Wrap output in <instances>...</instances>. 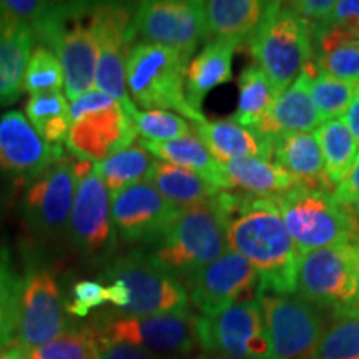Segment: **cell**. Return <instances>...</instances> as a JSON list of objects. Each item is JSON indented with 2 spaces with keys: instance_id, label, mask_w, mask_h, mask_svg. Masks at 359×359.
<instances>
[{
  "instance_id": "cell-1",
  "label": "cell",
  "mask_w": 359,
  "mask_h": 359,
  "mask_svg": "<svg viewBox=\"0 0 359 359\" xmlns=\"http://www.w3.org/2000/svg\"><path fill=\"white\" fill-rule=\"evenodd\" d=\"M228 250L258 273V293L293 294L302 255L286 230L273 198L231 196Z\"/></svg>"
},
{
  "instance_id": "cell-2",
  "label": "cell",
  "mask_w": 359,
  "mask_h": 359,
  "mask_svg": "<svg viewBox=\"0 0 359 359\" xmlns=\"http://www.w3.org/2000/svg\"><path fill=\"white\" fill-rule=\"evenodd\" d=\"M230 218L224 191L212 201L180 210L156 241L151 258L177 280H187L230 251L226 238Z\"/></svg>"
},
{
  "instance_id": "cell-3",
  "label": "cell",
  "mask_w": 359,
  "mask_h": 359,
  "mask_svg": "<svg viewBox=\"0 0 359 359\" xmlns=\"http://www.w3.org/2000/svg\"><path fill=\"white\" fill-rule=\"evenodd\" d=\"M32 34L64 67L69 100L92 92L98 58L95 2H55Z\"/></svg>"
},
{
  "instance_id": "cell-4",
  "label": "cell",
  "mask_w": 359,
  "mask_h": 359,
  "mask_svg": "<svg viewBox=\"0 0 359 359\" xmlns=\"http://www.w3.org/2000/svg\"><path fill=\"white\" fill-rule=\"evenodd\" d=\"M188 58L163 45L137 42L130 48L125 67L127 92L135 107L143 110L177 111L190 122L205 120L188 105L185 75Z\"/></svg>"
},
{
  "instance_id": "cell-5",
  "label": "cell",
  "mask_w": 359,
  "mask_h": 359,
  "mask_svg": "<svg viewBox=\"0 0 359 359\" xmlns=\"http://www.w3.org/2000/svg\"><path fill=\"white\" fill-rule=\"evenodd\" d=\"M248 48L276 93L286 90L313 60L311 32L288 4L268 2Z\"/></svg>"
},
{
  "instance_id": "cell-6",
  "label": "cell",
  "mask_w": 359,
  "mask_h": 359,
  "mask_svg": "<svg viewBox=\"0 0 359 359\" xmlns=\"http://www.w3.org/2000/svg\"><path fill=\"white\" fill-rule=\"evenodd\" d=\"M273 200L302 257L359 236L351 212L333 191L296 185Z\"/></svg>"
},
{
  "instance_id": "cell-7",
  "label": "cell",
  "mask_w": 359,
  "mask_h": 359,
  "mask_svg": "<svg viewBox=\"0 0 359 359\" xmlns=\"http://www.w3.org/2000/svg\"><path fill=\"white\" fill-rule=\"evenodd\" d=\"M358 241L311 251L302 257L296 293L316 308L341 314L356 309Z\"/></svg>"
},
{
  "instance_id": "cell-8",
  "label": "cell",
  "mask_w": 359,
  "mask_h": 359,
  "mask_svg": "<svg viewBox=\"0 0 359 359\" xmlns=\"http://www.w3.org/2000/svg\"><path fill=\"white\" fill-rule=\"evenodd\" d=\"M93 165L92 161L65 155L29 183L22 210L27 226L34 235L43 240H55L62 233H69L77 185Z\"/></svg>"
},
{
  "instance_id": "cell-9",
  "label": "cell",
  "mask_w": 359,
  "mask_h": 359,
  "mask_svg": "<svg viewBox=\"0 0 359 359\" xmlns=\"http://www.w3.org/2000/svg\"><path fill=\"white\" fill-rule=\"evenodd\" d=\"M107 278L120 283L127 291L128 302L120 316H151L188 309L183 283L161 268L151 255L130 251L110 264Z\"/></svg>"
},
{
  "instance_id": "cell-10",
  "label": "cell",
  "mask_w": 359,
  "mask_h": 359,
  "mask_svg": "<svg viewBox=\"0 0 359 359\" xmlns=\"http://www.w3.org/2000/svg\"><path fill=\"white\" fill-rule=\"evenodd\" d=\"M195 333L206 354L269 359V339L258 298L233 303L212 316H196Z\"/></svg>"
},
{
  "instance_id": "cell-11",
  "label": "cell",
  "mask_w": 359,
  "mask_h": 359,
  "mask_svg": "<svg viewBox=\"0 0 359 359\" xmlns=\"http://www.w3.org/2000/svg\"><path fill=\"white\" fill-rule=\"evenodd\" d=\"M133 43L147 42L173 48L191 60L201 42H208L203 2L198 0H148L135 4Z\"/></svg>"
},
{
  "instance_id": "cell-12",
  "label": "cell",
  "mask_w": 359,
  "mask_h": 359,
  "mask_svg": "<svg viewBox=\"0 0 359 359\" xmlns=\"http://www.w3.org/2000/svg\"><path fill=\"white\" fill-rule=\"evenodd\" d=\"M269 339V359H304L325 333L321 309L293 294L258 293Z\"/></svg>"
},
{
  "instance_id": "cell-13",
  "label": "cell",
  "mask_w": 359,
  "mask_h": 359,
  "mask_svg": "<svg viewBox=\"0 0 359 359\" xmlns=\"http://www.w3.org/2000/svg\"><path fill=\"white\" fill-rule=\"evenodd\" d=\"M135 6L122 2H95L98 58L95 88L122 103L133 115L137 107L130 100L125 80L127 57L132 48V20Z\"/></svg>"
},
{
  "instance_id": "cell-14",
  "label": "cell",
  "mask_w": 359,
  "mask_h": 359,
  "mask_svg": "<svg viewBox=\"0 0 359 359\" xmlns=\"http://www.w3.org/2000/svg\"><path fill=\"white\" fill-rule=\"evenodd\" d=\"M196 316L182 311L151 316H109L97 323L102 343H127L150 353L187 354L196 343Z\"/></svg>"
},
{
  "instance_id": "cell-15",
  "label": "cell",
  "mask_w": 359,
  "mask_h": 359,
  "mask_svg": "<svg viewBox=\"0 0 359 359\" xmlns=\"http://www.w3.org/2000/svg\"><path fill=\"white\" fill-rule=\"evenodd\" d=\"M69 330L67 303L55 278L43 268H30L22 278L19 327L11 348L27 353Z\"/></svg>"
},
{
  "instance_id": "cell-16",
  "label": "cell",
  "mask_w": 359,
  "mask_h": 359,
  "mask_svg": "<svg viewBox=\"0 0 359 359\" xmlns=\"http://www.w3.org/2000/svg\"><path fill=\"white\" fill-rule=\"evenodd\" d=\"M188 302L200 316H212L233 303L258 298L259 278L243 257L228 251L183 280Z\"/></svg>"
},
{
  "instance_id": "cell-17",
  "label": "cell",
  "mask_w": 359,
  "mask_h": 359,
  "mask_svg": "<svg viewBox=\"0 0 359 359\" xmlns=\"http://www.w3.org/2000/svg\"><path fill=\"white\" fill-rule=\"evenodd\" d=\"M69 235L75 248L88 258H107L114 250L116 233L111 222V200L97 165L80 178Z\"/></svg>"
},
{
  "instance_id": "cell-18",
  "label": "cell",
  "mask_w": 359,
  "mask_h": 359,
  "mask_svg": "<svg viewBox=\"0 0 359 359\" xmlns=\"http://www.w3.org/2000/svg\"><path fill=\"white\" fill-rule=\"evenodd\" d=\"M178 212L148 180L128 187L111 200L114 228L128 243L158 241Z\"/></svg>"
},
{
  "instance_id": "cell-19",
  "label": "cell",
  "mask_w": 359,
  "mask_h": 359,
  "mask_svg": "<svg viewBox=\"0 0 359 359\" xmlns=\"http://www.w3.org/2000/svg\"><path fill=\"white\" fill-rule=\"evenodd\" d=\"M132 114L122 103L115 102L107 109L82 115L70 123L65 147L70 155L80 160L102 163L116 151L137 140Z\"/></svg>"
},
{
  "instance_id": "cell-20",
  "label": "cell",
  "mask_w": 359,
  "mask_h": 359,
  "mask_svg": "<svg viewBox=\"0 0 359 359\" xmlns=\"http://www.w3.org/2000/svg\"><path fill=\"white\" fill-rule=\"evenodd\" d=\"M65 155L64 148L45 142L19 110L7 111L0 118V172L2 173L30 183Z\"/></svg>"
},
{
  "instance_id": "cell-21",
  "label": "cell",
  "mask_w": 359,
  "mask_h": 359,
  "mask_svg": "<svg viewBox=\"0 0 359 359\" xmlns=\"http://www.w3.org/2000/svg\"><path fill=\"white\" fill-rule=\"evenodd\" d=\"M190 123L191 132L218 163L241 158L271 160V138L263 137L257 130L241 127L231 118H205Z\"/></svg>"
},
{
  "instance_id": "cell-22",
  "label": "cell",
  "mask_w": 359,
  "mask_h": 359,
  "mask_svg": "<svg viewBox=\"0 0 359 359\" xmlns=\"http://www.w3.org/2000/svg\"><path fill=\"white\" fill-rule=\"evenodd\" d=\"M311 77L302 72L288 88L278 93L257 132L266 138L288 133H311L323 123L309 95Z\"/></svg>"
},
{
  "instance_id": "cell-23",
  "label": "cell",
  "mask_w": 359,
  "mask_h": 359,
  "mask_svg": "<svg viewBox=\"0 0 359 359\" xmlns=\"http://www.w3.org/2000/svg\"><path fill=\"white\" fill-rule=\"evenodd\" d=\"M238 42L226 39H212L188 62L185 75V95L188 105L201 114L205 97L218 85L233 79V55Z\"/></svg>"
},
{
  "instance_id": "cell-24",
  "label": "cell",
  "mask_w": 359,
  "mask_h": 359,
  "mask_svg": "<svg viewBox=\"0 0 359 359\" xmlns=\"http://www.w3.org/2000/svg\"><path fill=\"white\" fill-rule=\"evenodd\" d=\"M34 45L29 27L0 12V105H12L20 98Z\"/></svg>"
},
{
  "instance_id": "cell-25",
  "label": "cell",
  "mask_w": 359,
  "mask_h": 359,
  "mask_svg": "<svg viewBox=\"0 0 359 359\" xmlns=\"http://www.w3.org/2000/svg\"><path fill=\"white\" fill-rule=\"evenodd\" d=\"M271 158L299 185L333 191V185L325 172V161L314 132L273 137Z\"/></svg>"
},
{
  "instance_id": "cell-26",
  "label": "cell",
  "mask_w": 359,
  "mask_h": 359,
  "mask_svg": "<svg viewBox=\"0 0 359 359\" xmlns=\"http://www.w3.org/2000/svg\"><path fill=\"white\" fill-rule=\"evenodd\" d=\"M224 191L238 190L240 195L255 198H276L299 185L275 161L263 158H241L219 163Z\"/></svg>"
},
{
  "instance_id": "cell-27",
  "label": "cell",
  "mask_w": 359,
  "mask_h": 359,
  "mask_svg": "<svg viewBox=\"0 0 359 359\" xmlns=\"http://www.w3.org/2000/svg\"><path fill=\"white\" fill-rule=\"evenodd\" d=\"M268 2L262 0H208L203 2L208 39L243 43L263 20Z\"/></svg>"
},
{
  "instance_id": "cell-28",
  "label": "cell",
  "mask_w": 359,
  "mask_h": 359,
  "mask_svg": "<svg viewBox=\"0 0 359 359\" xmlns=\"http://www.w3.org/2000/svg\"><path fill=\"white\" fill-rule=\"evenodd\" d=\"M147 180L178 210L212 201L223 191L200 175L161 160L154 161Z\"/></svg>"
},
{
  "instance_id": "cell-29",
  "label": "cell",
  "mask_w": 359,
  "mask_h": 359,
  "mask_svg": "<svg viewBox=\"0 0 359 359\" xmlns=\"http://www.w3.org/2000/svg\"><path fill=\"white\" fill-rule=\"evenodd\" d=\"M143 145H145L147 150L158 160L165 161V163L175 165V167L178 168L190 170V172L208 180L210 183H213V185L219 188V190H223L219 163L213 158L212 154L206 150V147L196 138V135L193 132L190 135H187V137L177 138V140L172 142H143Z\"/></svg>"
},
{
  "instance_id": "cell-30",
  "label": "cell",
  "mask_w": 359,
  "mask_h": 359,
  "mask_svg": "<svg viewBox=\"0 0 359 359\" xmlns=\"http://www.w3.org/2000/svg\"><path fill=\"white\" fill-rule=\"evenodd\" d=\"M154 161V155L147 150L143 142L135 140L132 145L95 165L110 193V200H114L128 187L147 180Z\"/></svg>"
},
{
  "instance_id": "cell-31",
  "label": "cell",
  "mask_w": 359,
  "mask_h": 359,
  "mask_svg": "<svg viewBox=\"0 0 359 359\" xmlns=\"http://www.w3.org/2000/svg\"><path fill=\"white\" fill-rule=\"evenodd\" d=\"M70 103L62 92L30 95L25 116L40 137L53 147L64 148L70 132Z\"/></svg>"
},
{
  "instance_id": "cell-32",
  "label": "cell",
  "mask_w": 359,
  "mask_h": 359,
  "mask_svg": "<svg viewBox=\"0 0 359 359\" xmlns=\"http://www.w3.org/2000/svg\"><path fill=\"white\" fill-rule=\"evenodd\" d=\"M276 95V90L258 65L246 67L238 80V105L231 120L241 127L257 130Z\"/></svg>"
},
{
  "instance_id": "cell-33",
  "label": "cell",
  "mask_w": 359,
  "mask_h": 359,
  "mask_svg": "<svg viewBox=\"0 0 359 359\" xmlns=\"http://www.w3.org/2000/svg\"><path fill=\"white\" fill-rule=\"evenodd\" d=\"M314 137L320 143L327 180L331 185L338 187L356 158L359 151L358 143L341 118L321 123L314 130Z\"/></svg>"
},
{
  "instance_id": "cell-34",
  "label": "cell",
  "mask_w": 359,
  "mask_h": 359,
  "mask_svg": "<svg viewBox=\"0 0 359 359\" xmlns=\"http://www.w3.org/2000/svg\"><path fill=\"white\" fill-rule=\"evenodd\" d=\"M103 343L97 323L70 327L58 338L24 353L27 359H98Z\"/></svg>"
},
{
  "instance_id": "cell-35",
  "label": "cell",
  "mask_w": 359,
  "mask_h": 359,
  "mask_svg": "<svg viewBox=\"0 0 359 359\" xmlns=\"http://www.w3.org/2000/svg\"><path fill=\"white\" fill-rule=\"evenodd\" d=\"M304 359H359V311L334 314L320 343Z\"/></svg>"
},
{
  "instance_id": "cell-36",
  "label": "cell",
  "mask_w": 359,
  "mask_h": 359,
  "mask_svg": "<svg viewBox=\"0 0 359 359\" xmlns=\"http://www.w3.org/2000/svg\"><path fill=\"white\" fill-rule=\"evenodd\" d=\"M309 95L320 114L323 123L343 116L359 95V79H336L326 72H318L309 82Z\"/></svg>"
},
{
  "instance_id": "cell-37",
  "label": "cell",
  "mask_w": 359,
  "mask_h": 359,
  "mask_svg": "<svg viewBox=\"0 0 359 359\" xmlns=\"http://www.w3.org/2000/svg\"><path fill=\"white\" fill-rule=\"evenodd\" d=\"M20 296L22 276L15 273L6 251L0 250V353L11 348L17 336Z\"/></svg>"
},
{
  "instance_id": "cell-38",
  "label": "cell",
  "mask_w": 359,
  "mask_h": 359,
  "mask_svg": "<svg viewBox=\"0 0 359 359\" xmlns=\"http://www.w3.org/2000/svg\"><path fill=\"white\" fill-rule=\"evenodd\" d=\"M64 87L65 74L58 57L43 45L35 47L25 69L24 92L37 95V93L62 92Z\"/></svg>"
},
{
  "instance_id": "cell-39",
  "label": "cell",
  "mask_w": 359,
  "mask_h": 359,
  "mask_svg": "<svg viewBox=\"0 0 359 359\" xmlns=\"http://www.w3.org/2000/svg\"><path fill=\"white\" fill-rule=\"evenodd\" d=\"M132 118L137 133L147 143L172 142L191 133V123L173 111L137 109Z\"/></svg>"
},
{
  "instance_id": "cell-40",
  "label": "cell",
  "mask_w": 359,
  "mask_h": 359,
  "mask_svg": "<svg viewBox=\"0 0 359 359\" xmlns=\"http://www.w3.org/2000/svg\"><path fill=\"white\" fill-rule=\"evenodd\" d=\"M318 69L336 79H359V39H344L318 55Z\"/></svg>"
},
{
  "instance_id": "cell-41",
  "label": "cell",
  "mask_w": 359,
  "mask_h": 359,
  "mask_svg": "<svg viewBox=\"0 0 359 359\" xmlns=\"http://www.w3.org/2000/svg\"><path fill=\"white\" fill-rule=\"evenodd\" d=\"M109 303L107 299V286L92 280L75 283L72 288V302L67 303V313L72 316L85 318L92 309Z\"/></svg>"
},
{
  "instance_id": "cell-42",
  "label": "cell",
  "mask_w": 359,
  "mask_h": 359,
  "mask_svg": "<svg viewBox=\"0 0 359 359\" xmlns=\"http://www.w3.org/2000/svg\"><path fill=\"white\" fill-rule=\"evenodd\" d=\"M288 6L306 22L311 32L313 29L331 22L336 2L334 0H302V2H290Z\"/></svg>"
},
{
  "instance_id": "cell-43",
  "label": "cell",
  "mask_w": 359,
  "mask_h": 359,
  "mask_svg": "<svg viewBox=\"0 0 359 359\" xmlns=\"http://www.w3.org/2000/svg\"><path fill=\"white\" fill-rule=\"evenodd\" d=\"M115 102L116 100H114L110 95H107V93L103 92H98V90H92V92L83 93V95L75 98V100H72L70 103V111H69L70 123L74 122V120L80 118L82 115L92 114V111L111 107Z\"/></svg>"
},
{
  "instance_id": "cell-44",
  "label": "cell",
  "mask_w": 359,
  "mask_h": 359,
  "mask_svg": "<svg viewBox=\"0 0 359 359\" xmlns=\"http://www.w3.org/2000/svg\"><path fill=\"white\" fill-rule=\"evenodd\" d=\"M331 22L341 27L353 39H359V0H341V2H336Z\"/></svg>"
},
{
  "instance_id": "cell-45",
  "label": "cell",
  "mask_w": 359,
  "mask_h": 359,
  "mask_svg": "<svg viewBox=\"0 0 359 359\" xmlns=\"http://www.w3.org/2000/svg\"><path fill=\"white\" fill-rule=\"evenodd\" d=\"M334 196L348 208L359 205V151L346 177L336 187Z\"/></svg>"
},
{
  "instance_id": "cell-46",
  "label": "cell",
  "mask_w": 359,
  "mask_h": 359,
  "mask_svg": "<svg viewBox=\"0 0 359 359\" xmlns=\"http://www.w3.org/2000/svg\"><path fill=\"white\" fill-rule=\"evenodd\" d=\"M98 359H156L154 353L127 343L103 344Z\"/></svg>"
},
{
  "instance_id": "cell-47",
  "label": "cell",
  "mask_w": 359,
  "mask_h": 359,
  "mask_svg": "<svg viewBox=\"0 0 359 359\" xmlns=\"http://www.w3.org/2000/svg\"><path fill=\"white\" fill-rule=\"evenodd\" d=\"M341 120H343V123L346 125L349 133L353 135L354 142H356L359 147V95L354 98V102L349 105V109L346 110V114L343 115V118Z\"/></svg>"
},
{
  "instance_id": "cell-48",
  "label": "cell",
  "mask_w": 359,
  "mask_h": 359,
  "mask_svg": "<svg viewBox=\"0 0 359 359\" xmlns=\"http://www.w3.org/2000/svg\"><path fill=\"white\" fill-rule=\"evenodd\" d=\"M0 359H27L25 354L17 348H7L0 353Z\"/></svg>"
},
{
  "instance_id": "cell-49",
  "label": "cell",
  "mask_w": 359,
  "mask_h": 359,
  "mask_svg": "<svg viewBox=\"0 0 359 359\" xmlns=\"http://www.w3.org/2000/svg\"><path fill=\"white\" fill-rule=\"evenodd\" d=\"M349 212H351V215H353L354 223H356V228H358V233H359V205L353 206V208H349Z\"/></svg>"
},
{
  "instance_id": "cell-50",
  "label": "cell",
  "mask_w": 359,
  "mask_h": 359,
  "mask_svg": "<svg viewBox=\"0 0 359 359\" xmlns=\"http://www.w3.org/2000/svg\"><path fill=\"white\" fill-rule=\"evenodd\" d=\"M198 359H238V358H230V356H218V354H201Z\"/></svg>"
},
{
  "instance_id": "cell-51",
  "label": "cell",
  "mask_w": 359,
  "mask_h": 359,
  "mask_svg": "<svg viewBox=\"0 0 359 359\" xmlns=\"http://www.w3.org/2000/svg\"><path fill=\"white\" fill-rule=\"evenodd\" d=\"M358 241V248H359V236L356 238ZM356 309L359 311V273H358V294H356Z\"/></svg>"
}]
</instances>
